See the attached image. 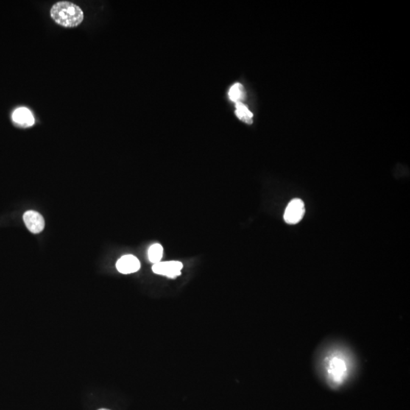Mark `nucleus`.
<instances>
[{
	"mask_svg": "<svg viewBox=\"0 0 410 410\" xmlns=\"http://www.w3.org/2000/svg\"><path fill=\"white\" fill-rule=\"evenodd\" d=\"M163 255V248L160 244H154L148 249V258L154 264L160 262Z\"/></svg>",
	"mask_w": 410,
	"mask_h": 410,
	"instance_id": "10",
	"label": "nucleus"
},
{
	"mask_svg": "<svg viewBox=\"0 0 410 410\" xmlns=\"http://www.w3.org/2000/svg\"><path fill=\"white\" fill-rule=\"evenodd\" d=\"M182 268L183 265L180 261H160L153 265L152 271L155 274L166 276L169 278H176L180 275Z\"/></svg>",
	"mask_w": 410,
	"mask_h": 410,
	"instance_id": "4",
	"label": "nucleus"
},
{
	"mask_svg": "<svg viewBox=\"0 0 410 410\" xmlns=\"http://www.w3.org/2000/svg\"><path fill=\"white\" fill-rule=\"evenodd\" d=\"M23 220L29 231L34 234L40 233L44 229V219L38 212L29 210L24 213Z\"/></svg>",
	"mask_w": 410,
	"mask_h": 410,
	"instance_id": "5",
	"label": "nucleus"
},
{
	"mask_svg": "<svg viewBox=\"0 0 410 410\" xmlns=\"http://www.w3.org/2000/svg\"><path fill=\"white\" fill-rule=\"evenodd\" d=\"M324 363L329 382L339 385L345 381L350 371V363L345 355L340 352H332L325 357Z\"/></svg>",
	"mask_w": 410,
	"mask_h": 410,
	"instance_id": "2",
	"label": "nucleus"
},
{
	"mask_svg": "<svg viewBox=\"0 0 410 410\" xmlns=\"http://www.w3.org/2000/svg\"><path fill=\"white\" fill-rule=\"evenodd\" d=\"M229 99L232 102L239 103L242 102L245 97L244 87L241 83H235L230 87L228 91Z\"/></svg>",
	"mask_w": 410,
	"mask_h": 410,
	"instance_id": "9",
	"label": "nucleus"
},
{
	"mask_svg": "<svg viewBox=\"0 0 410 410\" xmlns=\"http://www.w3.org/2000/svg\"><path fill=\"white\" fill-rule=\"evenodd\" d=\"M13 121L22 127H29L34 123V118L29 109L21 107L17 109L12 115Z\"/></svg>",
	"mask_w": 410,
	"mask_h": 410,
	"instance_id": "7",
	"label": "nucleus"
},
{
	"mask_svg": "<svg viewBox=\"0 0 410 410\" xmlns=\"http://www.w3.org/2000/svg\"><path fill=\"white\" fill-rule=\"evenodd\" d=\"M51 15L56 23L65 28L77 27L84 20L82 9L67 1L55 3L51 8Z\"/></svg>",
	"mask_w": 410,
	"mask_h": 410,
	"instance_id": "1",
	"label": "nucleus"
},
{
	"mask_svg": "<svg viewBox=\"0 0 410 410\" xmlns=\"http://www.w3.org/2000/svg\"><path fill=\"white\" fill-rule=\"evenodd\" d=\"M98 410H110V409H98Z\"/></svg>",
	"mask_w": 410,
	"mask_h": 410,
	"instance_id": "11",
	"label": "nucleus"
},
{
	"mask_svg": "<svg viewBox=\"0 0 410 410\" xmlns=\"http://www.w3.org/2000/svg\"><path fill=\"white\" fill-rule=\"evenodd\" d=\"M140 261L136 257L132 255H124L118 260L116 268L118 272L123 274H132L140 269Z\"/></svg>",
	"mask_w": 410,
	"mask_h": 410,
	"instance_id": "6",
	"label": "nucleus"
},
{
	"mask_svg": "<svg viewBox=\"0 0 410 410\" xmlns=\"http://www.w3.org/2000/svg\"><path fill=\"white\" fill-rule=\"evenodd\" d=\"M304 202L301 199H295L288 204L285 210L283 219L288 224H296L300 222L305 215Z\"/></svg>",
	"mask_w": 410,
	"mask_h": 410,
	"instance_id": "3",
	"label": "nucleus"
},
{
	"mask_svg": "<svg viewBox=\"0 0 410 410\" xmlns=\"http://www.w3.org/2000/svg\"><path fill=\"white\" fill-rule=\"evenodd\" d=\"M235 116L238 119L243 121L246 124L251 125L253 123V113L249 110V107L243 104V102L235 104Z\"/></svg>",
	"mask_w": 410,
	"mask_h": 410,
	"instance_id": "8",
	"label": "nucleus"
}]
</instances>
